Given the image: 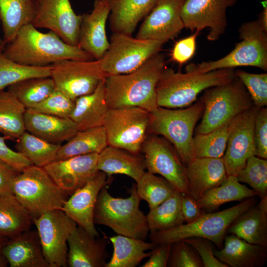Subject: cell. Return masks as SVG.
<instances>
[{"instance_id": "6da1fadb", "label": "cell", "mask_w": 267, "mask_h": 267, "mask_svg": "<svg viewBox=\"0 0 267 267\" xmlns=\"http://www.w3.org/2000/svg\"><path fill=\"white\" fill-rule=\"evenodd\" d=\"M165 63V55L159 52L130 73L106 76L105 94L109 108L139 107L154 111L158 107L156 88Z\"/></svg>"}, {"instance_id": "bcb514c9", "label": "cell", "mask_w": 267, "mask_h": 267, "mask_svg": "<svg viewBox=\"0 0 267 267\" xmlns=\"http://www.w3.org/2000/svg\"><path fill=\"white\" fill-rule=\"evenodd\" d=\"M167 267H203L197 252L184 240L172 244Z\"/></svg>"}, {"instance_id": "5b68a950", "label": "cell", "mask_w": 267, "mask_h": 267, "mask_svg": "<svg viewBox=\"0 0 267 267\" xmlns=\"http://www.w3.org/2000/svg\"><path fill=\"white\" fill-rule=\"evenodd\" d=\"M257 201L256 196L250 197L222 211L204 212L191 222L150 232V241L156 245L172 244L188 238L200 237L210 240L220 249L229 226L244 212L255 205Z\"/></svg>"}, {"instance_id": "4dcf8cb0", "label": "cell", "mask_w": 267, "mask_h": 267, "mask_svg": "<svg viewBox=\"0 0 267 267\" xmlns=\"http://www.w3.org/2000/svg\"><path fill=\"white\" fill-rule=\"evenodd\" d=\"M112 244L113 252L105 267H135L149 257L156 244L140 239L122 235L107 237Z\"/></svg>"}, {"instance_id": "7bdbcfd3", "label": "cell", "mask_w": 267, "mask_h": 267, "mask_svg": "<svg viewBox=\"0 0 267 267\" xmlns=\"http://www.w3.org/2000/svg\"><path fill=\"white\" fill-rule=\"evenodd\" d=\"M236 178L239 182L251 187L262 198L267 195V160L256 155L247 159Z\"/></svg>"}, {"instance_id": "74e56055", "label": "cell", "mask_w": 267, "mask_h": 267, "mask_svg": "<svg viewBox=\"0 0 267 267\" xmlns=\"http://www.w3.org/2000/svg\"><path fill=\"white\" fill-rule=\"evenodd\" d=\"M61 144L47 142L25 131L17 140L16 151L32 165L44 168L54 161Z\"/></svg>"}, {"instance_id": "83f0119b", "label": "cell", "mask_w": 267, "mask_h": 267, "mask_svg": "<svg viewBox=\"0 0 267 267\" xmlns=\"http://www.w3.org/2000/svg\"><path fill=\"white\" fill-rule=\"evenodd\" d=\"M97 167L109 177L112 175H124L136 183L146 169L144 159L139 154L110 145L98 154Z\"/></svg>"}, {"instance_id": "4316f807", "label": "cell", "mask_w": 267, "mask_h": 267, "mask_svg": "<svg viewBox=\"0 0 267 267\" xmlns=\"http://www.w3.org/2000/svg\"><path fill=\"white\" fill-rule=\"evenodd\" d=\"M104 80L92 92L75 99L70 118L77 124L78 131L103 126L109 109L105 98Z\"/></svg>"}, {"instance_id": "277c9868", "label": "cell", "mask_w": 267, "mask_h": 267, "mask_svg": "<svg viewBox=\"0 0 267 267\" xmlns=\"http://www.w3.org/2000/svg\"><path fill=\"white\" fill-rule=\"evenodd\" d=\"M130 194L125 198L113 197L104 187L98 195L94 222L110 228L117 234L145 240L149 229L146 215L139 209L141 199L135 184Z\"/></svg>"}, {"instance_id": "d6a6232c", "label": "cell", "mask_w": 267, "mask_h": 267, "mask_svg": "<svg viewBox=\"0 0 267 267\" xmlns=\"http://www.w3.org/2000/svg\"><path fill=\"white\" fill-rule=\"evenodd\" d=\"M104 127L102 126L78 131L61 146L55 161L93 153H100L108 146Z\"/></svg>"}, {"instance_id": "681fc988", "label": "cell", "mask_w": 267, "mask_h": 267, "mask_svg": "<svg viewBox=\"0 0 267 267\" xmlns=\"http://www.w3.org/2000/svg\"><path fill=\"white\" fill-rule=\"evenodd\" d=\"M199 32L178 41L174 45L171 54L172 60L181 65L193 56L196 48V39Z\"/></svg>"}, {"instance_id": "2e32d148", "label": "cell", "mask_w": 267, "mask_h": 267, "mask_svg": "<svg viewBox=\"0 0 267 267\" xmlns=\"http://www.w3.org/2000/svg\"><path fill=\"white\" fill-rule=\"evenodd\" d=\"M237 0H184L181 17L184 28L191 32L209 30L207 39L216 41L224 34L227 25L226 10Z\"/></svg>"}, {"instance_id": "7dc6e473", "label": "cell", "mask_w": 267, "mask_h": 267, "mask_svg": "<svg viewBox=\"0 0 267 267\" xmlns=\"http://www.w3.org/2000/svg\"><path fill=\"white\" fill-rule=\"evenodd\" d=\"M182 240L195 250L202 262L203 267H229L215 256L214 244L210 240L200 237L188 238Z\"/></svg>"}, {"instance_id": "9f6ffc18", "label": "cell", "mask_w": 267, "mask_h": 267, "mask_svg": "<svg viewBox=\"0 0 267 267\" xmlns=\"http://www.w3.org/2000/svg\"><path fill=\"white\" fill-rule=\"evenodd\" d=\"M260 199L261 200L257 206L259 209L267 213V195Z\"/></svg>"}, {"instance_id": "7c38bea8", "label": "cell", "mask_w": 267, "mask_h": 267, "mask_svg": "<svg viewBox=\"0 0 267 267\" xmlns=\"http://www.w3.org/2000/svg\"><path fill=\"white\" fill-rule=\"evenodd\" d=\"M56 88L74 101L92 92L107 75L98 60L66 59L50 65Z\"/></svg>"}, {"instance_id": "816d5d0a", "label": "cell", "mask_w": 267, "mask_h": 267, "mask_svg": "<svg viewBox=\"0 0 267 267\" xmlns=\"http://www.w3.org/2000/svg\"><path fill=\"white\" fill-rule=\"evenodd\" d=\"M180 204L184 222L186 223L194 221L205 212L197 201L188 194H181Z\"/></svg>"}, {"instance_id": "e0dca14e", "label": "cell", "mask_w": 267, "mask_h": 267, "mask_svg": "<svg viewBox=\"0 0 267 267\" xmlns=\"http://www.w3.org/2000/svg\"><path fill=\"white\" fill-rule=\"evenodd\" d=\"M82 20L69 0H41L32 24L50 30L68 44L78 45Z\"/></svg>"}, {"instance_id": "ba28073f", "label": "cell", "mask_w": 267, "mask_h": 267, "mask_svg": "<svg viewBox=\"0 0 267 267\" xmlns=\"http://www.w3.org/2000/svg\"><path fill=\"white\" fill-rule=\"evenodd\" d=\"M204 110V104L200 100L185 108L158 106L150 113L148 132L162 136L169 141L186 166L192 159L194 130Z\"/></svg>"}, {"instance_id": "8fae6325", "label": "cell", "mask_w": 267, "mask_h": 267, "mask_svg": "<svg viewBox=\"0 0 267 267\" xmlns=\"http://www.w3.org/2000/svg\"><path fill=\"white\" fill-rule=\"evenodd\" d=\"M150 113L139 107L109 108L104 127L108 145L139 154L146 138Z\"/></svg>"}, {"instance_id": "f1b7e54d", "label": "cell", "mask_w": 267, "mask_h": 267, "mask_svg": "<svg viewBox=\"0 0 267 267\" xmlns=\"http://www.w3.org/2000/svg\"><path fill=\"white\" fill-rule=\"evenodd\" d=\"M157 0H109L110 25L113 33L132 35L137 24L151 11Z\"/></svg>"}, {"instance_id": "603a6c76", "label": "cell", "mask_w": 267, "mask_h": 267, "mask_svg": "<svg viewBox=\"0 0 267 267\" xmlns=\"http://www.w3.org/2000/svg\"><path fill=\"white\" fill-rule=\"evenodd\" d=\"M189 195L196 201L227 178L223 158H193L186 165Z\"/></svg>"}, {"instance_id": "f907efd6", "label": "cell", "mask_w": 267, "mask_h": 267, "mask_svg": "<svg viewBox=\"0 0 267 267\" xmlns=\"http://www.w3.org/2000/svg\"><path fill=\"white\" fill-rule=\"evenodd\" d=\"M5 139L4 136H0V160L7 163L19 172L32 165L23 155L10 149L6 144Z\"/></svg>"}, {"instance_id": "f6af8a7d", "label": "cell", "mask_w": 267, "mask_h": 267, "mask_svg": "<svg viewBox=\"0 0 267 267\" xmlns=\"http://www.w3.org/2000/svg\"><path fill=\"white\" fill-rule=\"evenodd\" d=\"M75 101L57 89L32 109L35 111L55 116L70 118Z\"/></svg>"}, {"instance_id": "9a60e30c", "label": "cell", "mask_w": 267, "mask_h": 267, "mask_svg": "<svg viewBox=\"0 0 267 267\" xmlns=\"http://www.w3.org/2000/svg\"><path fill=\"white\" fill-rule=\"evenodd\" d=\"M259 109L253 105L229 123L228 139L222 157L227 176L236 177L249 157L255 155V122Z\"/></svg>"}, {"instance_id": "4fadbf2b", "label": "cell", "mask_w": 267, "mask_h": 267, "mask_svg": "<svg viewBox=\"0 0 267 267\" xmlns=\"http://www.w3.org/2000/svg\"><path fill=\"white\" fill-rule=\"evenodd\" d=\"M141 151L148 172L161 175L175 190L189 195L186 166L169 141L152 134L146 137Z\"/></svg>"}, {"instance_id": "1f68e13d", "label": "cell", "mask_w": 267, "mask_h": 267, "mask_svg": "<svg viewBox=\"0 0 267 267\" xmlns=\"http://www.w3.org/2000/svg\"><path fill=\"white\" fill-rule=\"evenodd\" d=\"M227 233L250 243L267 247V213L254 205L231 223Z\"/></svg>"}, {"instance_id": "f5cc1de1", "label": "cell", "mask_w": 267, "mask_h": 267, "mask_svg": "<svg viewBox=\"0 0 267 267\" xmlns=\"http://www.w3.org/2000/svg\"><path fill=\"white\" fill-rule=\"evenodd\" d=\"M172 244L157 245L151 250L149 259L141 267H167L169 259Z\"/></svg>"}, {"instance_id": "52a82bcc", "label": "cell", "mask_w": 267, "mask_h": 267, "mask_svg": "<svg viewBox=\"0 0 267 267\" xmlns=\"http://www.w3.org/2000/svg\"><path fill=\"white\" fill-rule=\"evenodd\" d=\"M204 110L196 134H205L229 124L254 105L249 93L236 76L223 85L208 88L199 99Z\"/></svg>"}, {"instance_id": "9c48e42d", "label": "cell", "mask_w": 267, "mask_h": 267, "mask_svg": "<svg viewBox=\"0 0 267 267\" xmlns=\"http://www.w3.org/2000/svg\"><path fill=\"white\" fill-rule=\"evenodd\" d=\"M240 42L225 56L214 61L191 63L185 72L205 73L213 70L253 66L267 70V32L258 19L243 23L238 29Z\"/></svg>"}, {"instance_id": "d4e9b609", "label": "cell", "mask_w": 267, "mask_h": 267, "mask_svg": "<svg viewBox=\"0 0 267 267\" xmlns=\"http://www.w3.org/2000/svg\"><path fill=\"white\" fill-rule=\"evenodd\" d=\"M1 251L10 267H49L37 230L9 239Z\"/></svg>"}, {"instance_id": "ab89813d", "label": "cell", "mask_w": 267, "mask_h": 267, "mask_svg": "<svg viewBox=\"0 0 267 267\" xmlns=\"http://www.w3.org/2000/svg\"><path fill=\"white\" fill-rule=\"evenodd\" d=\"M229 124L205 134H196L192 141L193 158H222L228 139Z\"/></svg>"}, {"instance_id": "11a10c76", "label": "cell", "mask_w": 267, "mask_h": 267, "mask_svg": "<svg viewBox=\"0 0 267 267\" xmlns=\"http://www.w3.org/2000/svg\"><path fill=\"white\" fill-rule=\"evenodd\" d=\"M264 29L267 32V5L264 6V9L260 14L258 19Z\"/></svg>"}, {"instance_id": "7402d4cb", "label": "cell", "mask_w": 267, "mask_h": 267, "mask_svg": "<svg viewBox=\"0 0 267 267\" xmlns=\"http://www.w3.org/2000/svg\"><path fill=\"white\" fill-rule=\"evenodd\" d=\"M109 0H95L92 11L82 15L78 45L99 60L109 45L106 23L110 14Z\"/></svg>"}, {"instance_id": "8d00e7d4", "label": "cell", "mask_w": 267, "mask_h": 267, "mask_svg": "<svg viewBox=\"0 0 267 267\" xmlns=\"http://www.w3.org/2000/svg\"><path fill=\"white\" fill-rule=\"evenodd\" d=\"M53 80L50 77H39L25 79L7 88L26 109L38 104L55 89Z\"/></svg>"}, {"instance_id": "b9f144b4", "label": "cell", "mask_w": 267, "mask_h": 267, "mask_svg": "<svg viewBox=\"0 0 267 267\" xmlns=\"http://www.w3.org/2000/svg\"><path fill=\"white\" fill-rule=\"evenodd\" d=\"M39 77H50V66H25L0 53V90L21 80Z\"/></svg>"}, {"instance_id": "680465c9", "label": "cell", "mask_w": 267, "mask_h": 267, "mask_svg": "<svg viewBox=\"0 0 267 267\" xmlns=\"http://www.w3.org/2000/svg\"><path fill=\"white\" fill-rule=\"evenodd\" d=\"M9 238L3 236L0 233V250L2 249L3 246L7 242Z\"/></svg>"}, {"instance_id": "44dd1931", "label": "cell", "mask_w": 267, "mask_h": 267, "mask_svg": "<svg viewBox=\"0 0 267 267\" xmlns=\"http://www.w3.org/2000/svg\"><path fill=\"white\" fill-rule=\"evenodd\" d=\"M107 237L90 235L78 226L68 240L67 265L70 267H105L109 258Z\"/></svg>"}, {"instance_id": "d6986e66", "label": "cell", "mask_w": 267, "mask_h": 267, "mask_svg": "<svg viewBox=\"0 0 267 267\" xmlns=\"http://www.w3.org/2000/svg\"><path fill=\"white\" fill-rule=\"evenodd\" d=\"M110 182V177L98 171L86 185L69 197L62 210L90 235L99 236L94 222L95 205L100 190Z\"/></svg>"}, {"instance_id": "c3c4849f", "label": "cell", "mask_w": 267, "mask_h": 267, "mask_svg": "<svg viewBox=\"0 0 267 267\" xmlns=\"http://www.w3.org/2000/svg\"><path fill=\"white\" fill-rule=\"evenodd\" d=\"M255 155L267 158V109L260 108L256 115L254 128Z\"/></svg>"}, {"instance_id": "30bf717a", "label": "cell", "mask_w": 267, "mask_h": 267, "mask_svg": "<svg viewBox=\"0 0 267 267\" xmlns=\"http://www.w3.org/2000/svg\"><path fill=\"white\" fill-rule=\"evenodd\" d=\"M163 44L158 41L141 40L132 35L113 33L108 49L98 60L107 76L127 74L160 52Z\"/></svg>"}, {"instance_id": "e575fe53", "label": "cell", "mask_w": 267, "mask_h": 267, "mask_svg": "<svg viewBox=\"0 0 267 267\" xmlns=\"http://www.w3.org/2000/svg\"><path fill=\"white\" fill-rule=\"evenodd\" d=\"M33 220L13 194L0 196V233L10 239L30 229Z\"/></svg>"}, {"instance_id": "91938a15", "label": "cell", "mask_w": 267, "mask_h": 267, "mask_svg": "<svg viewBox=\"0 0 267 267\" xmlns=\"http://www.w3.org/2000/svg\"><path fill=\"white\" fill-rule=\"evenodd\" d=\"M5 43L4 42L3 40H2L0 38V53L2 52L3 50L4 49V47L5 46Z\"/></svg>"}, {"instance_id": "cb8c5ba5", "label": "cell", "mask_w": 267, "mask_h": 267, "mask_svg": "<svg viewBox=\"0 0 267 267\" xmlns=\"http://www.w3.org/2000/svg\"><path fill=\"white\" fill-rule=\"evenodd\" d=\"M26 131L51 143L61 144L78 131L70 118H63L26 109L24 115Z\"/></svg>"}, {"instance_id": "836d02e7", "label": "cell", "mask_w": 267, "mask_h": 267, "mask_svg": "<svg viewBox=\"0 0 267 267\" xmlns=\"http://www.w3.org/2000/svg\"><path fill=\"white\" fill-rule=\"evenodd\" d=\"M256 196L254 190L242 184L236 177L228 176L222 184L207 191L197 201L205 212H212L223 204Z\"/></svg>"}, {"instance_id": "ee69618b", "label": "cell", "mask_w": 267, "mask_h": 267, "mask_svg": "<svg viewBox=\"0 0 267 267\" xmlns=\"http://www.w3.org/2000/svg\"><path fill=\"white\" fill-rule=\"evenodd\" d=\"M235 76L239 79L249 93L253 104L258 108L267 105V73L254 74L236 70Z\"/></svg>"}, {"instance_id": "3957f363", "label": "cell", "mask_w": 267, "mask_h": 267, "mask_svg": "<svg viewBox=\"0 0 267 267\" xmlns=\"http://www.w3.org/2000/svg\"><path fill=\"white\" fill-rule=\"evenodd\" d=\"M234 71V68H225L205 73H183L165 67L156 88L158 106L171 109L186 107L202 91L232 80L235 77Z\"/></svg>"}, {"instance_id": "7a4b0ae2", "label": "cell", "mask_w": 267, "mask_h": 267, "mask_svg": "<svg viewBox=\"0 0 267 267\" xmlns=\"http://www.w3.org/2000/svg\"><path fill=\"white\" fill-rule=\"evenodd\" d=\"M2 53L15 62L32 67L48 66L66 59L95 60L78 45L68 44L52 31L41 32L32 23L22 27Z\"/></svg>"}, {"instance_id": "5bb4252c", "label": "cell", "mask_w": 267, "mask_h": 267, "mask_svg": "<svg viewBox=\"0 0 267 267\" xmlns=\"http://www.w3.org/2000/svg\"><path fill=\"white\" fill-rule=\"evenodd\" d=\"M49 267H66L68 240L77 226L62 209L48 211L33 220Z\"/></svg>"}, {"instance_id": "ac0fdd59", "label": "cell", "mask_w": 267, "mask_h": 267, "mask_svg": "<svg viewBox=\"0 0 267 267\" xmlns=\"http://www.w3.org/2000/svg\"><path fill=\"white\" fill-rule=\"evenodd\" d=\"M184 0H157L141 25L136 37L164 44L177 37L184 28L181 10Z\"/></svg>"}, {"instance_id": "db71d44e", "label": "cell", "mask_w": 267, "mask_h": 267, "mask_svg": "<svg viewBox=\"0 0 267 267\" xmlns=\"http://www.w3.org/2000/svg\"><path fill=\"white\" fill-rule=\"evenodd\" d=\"M19 171L0 160V196L12 194L13 181Z\"/></svg>"}, {"instance_id": "f35d334b", "label": "cell", "mask_w": 267, "mask_h": 267, "mask_svg": "<svg viewBox=\"0 0 267 267\" xmlns=\"http://www.w3.org/2000/svg\"><path fill=\"white\" fill-rule=\"evenodd\" d=\"M181 194L175 191L163 202L149 210L146 218L150 232L168 229L183 223Z\"/></svg>"}, {"instance_id": "d590c367", "label": "cell", "mask_w": 267, "mask_h": 267, "mask_svg": "<svg viewBox=\"0 0 267 267\" xmlns=\"http://www.w3.org/2000/svg\"><path fill=\"white\" fill-rule=\"evenodd\" d=\"M26 108L8 91L0 90V133L5 139L17 140L25 131Z\"/></svg>"}, {"instance_id": "94428289", "label": "cell", "mask_w": 267, "mask_h": 267, "mask_svg": "<svg viewBox=\"0 0 267 267\" xmlns=\"http://www.w3.org/2000/svg\"><path fill=\"white\" fill-rule=\"evenodd\" d=\"M38 2H39L40 1H41V0H37Z\"/></svg>"}, {"instance_id": "ffe728a7", "label": "cell", "mask_w": 267, "mask_h": 267, "mask_svg": "<svg viewBox=\"0 0 267 267\" xmlns=\"http://www.w3.org/2000/svg\"><path fill=\"white\" fill-rule=\"evenodd\" d=\"M98 156V153H93L56 160L44 169L59 187L70 196L97 174Z\"/></svg>"}, {"instance_id": "6f0895ef", "label": "cell", "mask_w": 267, "mask_h": 267, "mask_svg": "<svg viewBox=\"0 0 267 267\" xmlns=\"http://www.w3.org/2000/svg\"><path fill=\"white\" fill-rule=\"evenodd\" d=\"M8 265V261L2 253L1 250H0V267H6Z\"/></svg>"}, {"instance_id": "8992f818", "label": "cell", "mask_w": 267, "mask_h": 267, "mask_svg": "<svg viewBox=\"0 0 267 267\" xmlns=\"http://www.w3.org/2000/svg\"><path fill=\"white\" fill-rule=\"evenodd\" d=\"M12 194L33 219L54 210L62 209L69 197L44 168L31 165L15 177Z\"/></svg>"}, {"instance_id": "60d3db41", "label": "cell", "mask_w": 267, "mask_h": 267, "mask_svg": "<svg viewBox=\"0 0 267 267\" xmlns=\"http://www.w3.org/2000/svg\"><path fill=\"white\" fill-rule=\"evenodd\" d=\"M136 185L138 195L146 201L149 210L160 205L176 191L164 178L148 171L145 172Z\"/></svg>"}, {"instance_id": "484cf974", "label": "cell", "mask_w": 267, "mask_h": 267, "mask_svg": "<svg viewBox=\"0 0 267 267\" xmlns=\"http://www.w3.org/2000/svg\"><path fill=\"white\" fill-rule=\"evenodd\" d=\"M222 247L215 256L231 267H261L267 259V247L250 243L232 234L225 236Z\"/></svg>"}, {"instance_id": "f546056e", "label": "cell", "mask_w": 267, "mask_h": 267, "mask_svg": "<svg viewBox=\"0 0 267 267\" xmlns=\"http://www.w3.org/2000/svg\"><path fill=\"white\" fill-rule=\"evenodd\" d=\"M37 0H0L3 40L10 43L24 26L33 23L38 9Z\"/></svg>"}]
</instances>
